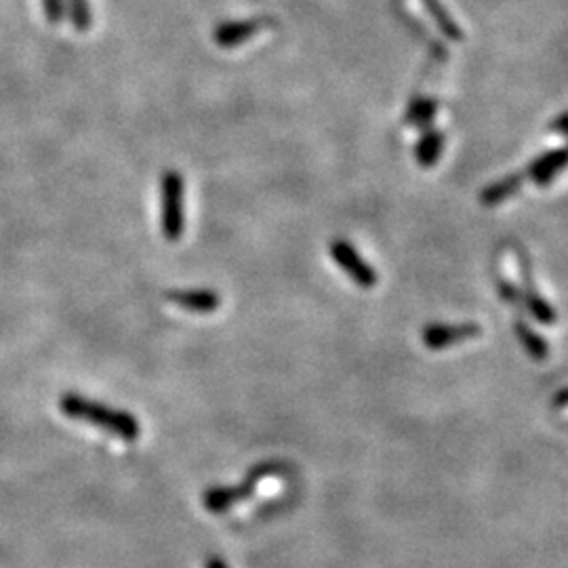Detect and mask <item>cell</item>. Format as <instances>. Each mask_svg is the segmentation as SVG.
<instances>
[{"mask_svg": "<svg viewBox=\"0 0 568 568\" xmlns=\"http://www.w3.org/2000/svg\"><path fill=\"white\" fill-rule=\"evenodd\" d=\"M331 255L339 263V266L343 268V272H348L350 278L356 284H360V287L371 289L373 284L377 282V274L373 272V268L369 266L367 261H362L358 257V253L348 245V242H333Z\"/></svg>", "mask_w": 568, "mask_h": 568, "instance_id": "277c9868", "label": "cell"}, {"mask_svg": "<svg viewBox=\"0 0 568 568\" xmlns=\"http://www.w3.org/2000/svg\"><path fill=\"white\" fill-rule=\"evenodd\" d=\"M43 9L49 24L57 26L64 22V0H43Z\"/></svg>", "mask_w": 568, "mask_h": 568, "instance_id": "8fae6325", "label": "cell"}, {"mask_svg": "<svg viewBox=\"0 0 568 568\" xmlns=\"http://www.w3.org/2000/svg\"><path fill=\"white\" fill-rule=\"evenodd\" d=\"M205 568H230L226 562H223L221 558H217V556H211V558H207V562H205Z\"/></svg>", "mask_w": 568, "mask_h": 568, "instance_id": "7c38bea8", "label": "cell"}, {"mask_svg": "<svg viewBox=\"0 0 568 568\" xmlns=\"http://www.w3.org/2000/svg\"><path fill=\"white\" fill-rule=\"evenodd\" d=\"M263 28L261 19H242V22H223L215 30V43L221 49H234L251 40Z\"/></svg>", "mask_w": 568, "mask_h": 568, "instance_id": "52a82bcc", "label": "cell"}, {"mask_svg": "<svg viewBox=\"0 0 568 568\" xmlns=\"http://www.w3.org/2000/svg\"><path fill=\"white\" fill-rule=\"evenodd\" d=\"M160 230L169 242H177L186 230V181L177 171L160 177Z\"/></svg>", "mask_w": 568, "mask_h": 568, "instance_id": "7a4b0ae2", "label": "cell"}, {"mask_svg": "<svg viewBox=\"0 0 568 568\" xmlns=\"http://www.w3.org/2000/svg\"><path fill=\"white\" fill-rule=\"evenodd\" d=\"M278 472H280L278 463L255 465V468L249 472V476L240 484H236V486H213V489L205 491V495H202V505H205V510L211 512V514L228 512L240 501L249 499L257 491V484L261 480L278 476Z\"/></svg>", "mask_w": 568, "mask_h": 568, "instance_id": "3957f363", "label": "cell"}, {"mask_svg": "<svg viewBox=\"0 0 568 568\" xmlns=\"http://www.w3.org/2000/svg\"><path fill=\"white\" fill-rule=\"evenodd\" d=\"M70 22L78 32H87L93 24V13L89 0H68Z\"/></svg>", "mask_w": 568, "mask_h": 568, "instance_id": "ba28073f", "label": "cell"}, {"mask_svg": "<svg viewBox=\"0 0 568 568\" xmlns=\"http://www.w3.org/2000/svg\"><path fill=\"white\" fill-rule=\"evenodd\" d=\"M169 303L173 306L192 312V314H211L219 310L221 297L215 291L196 289V291H169L167 293Z\"/></svg>", "mask_w": 568, "mask_h": 568, "instance_id": "8992f818", "label": "cell"}, {"mask_svg": "<svg viewBox=\"0 0 568 568\" xmlns=\"http://www.w3.org/2000/svg\"><path fill=\"white\" fill-rule=\"evenodd\" d=\"M529 308L539 322H543V324H554L556 322V312L550 308V303L543 301L541 297L531 295L529 297Z\"/></svg>", "mask_w": 568, "mask_h": 568, "instance_id": "30bf717a", "label": "cell"}, {"mask_svg": "<svg viewBox=\"0 0 568 568\" xmlns=\"http://www.w3.org/2000/svg\"><path fill=\"white\" fill-rule=\"evenodd\" d=\"M516 333L520 335L522 346H524L526 350H529V354H531L535 360H545V358H547V346L539 339V335H535L529 327H524L522 322L516 324Z\"/></svg>", "mask_w": 568, "mask_h": 568, "instance_id": "9c48e42d", "label": "cell"}, {"mask_svg": "<svg viewBox=\"0 0 568 568\" xmlns=\"http://www.w3.org/2000/svg\"><path fill=\"white\" fill-rule=\"evenodd\" d=\"M482 331L478 324H457V327H444V324H436L423 331V343L432 350H442L455 346L459 341H468L478 337Z\"/></svg>", "mask_w": 568, "mask_h": 568, "instance_id": "5b68a950", "label": "cell"}, {"mask_svg": "<svg viewBox=\"0 0 568 568\" xmlns=\"http://www.w3.org/2000/svg\"><path fill=\"white\" fill-rule=\"evenodd\" d=\"M59 411L70 419L89 423L93 428L104 430L125 442H135L141 434V425L135 415L80 394H64L59 398Z\"/></svg>", "mask_w": 568, "mask_h": 568, "instance_id": "6da1fadb", "label": "cell"}]
</instances>
